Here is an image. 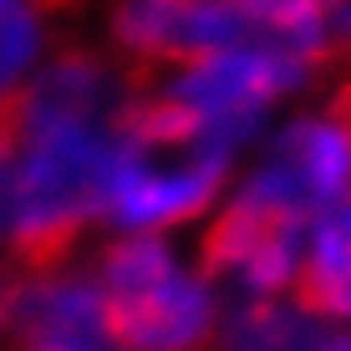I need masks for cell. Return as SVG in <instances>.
Listing matches in <instances>:
<instances>
[{
    "mask_svg": "<svg viewBox=\"0 0 351 351\" xmlns=\"http://www.w3.org/2000/svg\"><path fill=\"white\" fill-rule=\"evenodd\" d=\"M77 16V0H0V97L26 82L56 26Z\"/></svg>",
    "mask_w": 351,
    "mask_h": 351,
    "instance_id": "cell-8",
    "label": "cell"
},
{
    "mask_svg": "<svg viewBox=\"0 0 351 351\" xmlns=\"http://www.w3.org/2000/svg\"><path fill=\"white\" fill-rule=\"evenodd\" d=\"M107 31H112V51L128 87L189 56L250 41V21L239 16L234 0H123Z\"/></svg>",
    "mask_w": 351,
    "mask_h": 351,
    "instance_id": "cell-3",
    "label": "cell"
},
{
    "mask_svg": "<svg viewBox=\"0 0 351 351\" xmlns=\"http://www.w3.org/2000/svg\"><path fill=\"white\" fill-rule=\"evenodd\" d=\"M102 331L117 351H199L214 341V285L173 270L148 290L102 295Z\"/></svg>",
    "mask_w": 351,
    "mask_h": 351,
    "instance_id": "cell-4",
    "label": "cell"
},
{
    "mask_svg": "<svg viewBox=\"0 0 351 351\" xmlns=\"http://www.w3.org/2000/svg\"><path fill=\"white\" fill-rule=\"evenodd\" d=\"M346 204H331L316 214L311 245H300L295 275H290V306L316 321H346Z\"/></svg>",
    "mask_w": 351,
    "mask_h": 351,
    "instance_id": "cell-6",
    "label": "cell"
},
{
    "mask_svg": "<svg viewBox=\"0 0 351 351\" xmlns=\"http://www.w3.org/2000/svg\"><path fill=\"white\" fill-rule=\"evenodd\" d=\"M0 326H5V275H0Z\"/></svg>",
    "mask_w": 351,
    "mask_h": 351,
    "instance_id": "cell-11",
    "label": "cell"
},
{
    "mask_svg": "<svg viewBox=\"0 0 351 351\" xmlns=\"http://www.w3.org/2000/svg\"><path fill=\"white\" fill-rule=\"evenodd\" d=\"M10 153H16V128L0 107V214H5V178H10Z\"/></svg>",
    "mask_w": 351,
    "mask_h": 351,
    "instance_id": "cell-10",
    "label": "cell"
},
{
    "mask_svg": "<svg viewBox=\"0 0 351 351\" xmlns=\"http://www.w3.org/2000/svg\"><path fill=\"white\" fill-rule=\"evenodd\" d=\"M219 351H346V336L331 331L316 316L295 306H280L275 295H260L250 306L229 311L224 326L214 331Z\"/></svg>",
    "mask_w": 351,
    "mask_h": 351,
    "instance_id": "cell-7",
    "label": "cell"
},
{
    "mask_svg": "<svg viewBox=\"0 0 351 351\" xmlns=\"http://www.w3.org/2000/svg\"><path fill=\"white\" fill-rule=\"evenodd\" d=\"M270 163L300 189V199L316 214L331 204H346V82H336L321 112L295 117L280 132Z\"/></svg>",
    "mask_w": 351,
    "mask_h": 351,
    "instance_id": "cell-5",
    "label": "cell"
},
{
    "mask_svg": "<svg viewBox=\"0 0 351 351\" xmlns=\"http://www.w3.org/2000/svg\"><path fill=\"white\" fill-rule=\"evenodd\" d=\"M178 265H173V250L163 245V239H153V234H128V239H117V245H107L102 250V260H97V290H102L107 300L112 295H132V290H148V285H158L163 275H173Z\"/></svg>",
    "mask_w": 351,
    "mask_h": 351,
    "instance_id": "cell-9",
    "label": "cell"
},
{
    "mask_svg": "<svg viewBox=\"0 0 351 351\" xmlns=\"http://www.w3.org/2000/svg\"><path fill=\"white\" fill-rule=\"evenodd\" d=\"M311 214H300L295 204L265 193L250 184L234 193V204L204 229L199 239V270L204 280H234L250 295H285L290 275H295L300 245H306Z\"/></svg>",
    "mask_w": 351,
    "mask_h": 351,
    "instance_id": "cell-2",
    "label": "cell"
},
{
    "mask_svg": "<svg viewBox=\"0 0 351 351\" xmlns=\"http://www.w3.org/2000/svg\"><path fill=\"white\" fill-rule=\"evenodd\" d=\"M229 153L214 143H128L107 184V219L123 229H168L209 209Z\"/></svg>",
    "mask_w": 351,
    "mask_h": 351,
    "instance_id": "cell-1",
    "label": "cell"
}]
</instances>
